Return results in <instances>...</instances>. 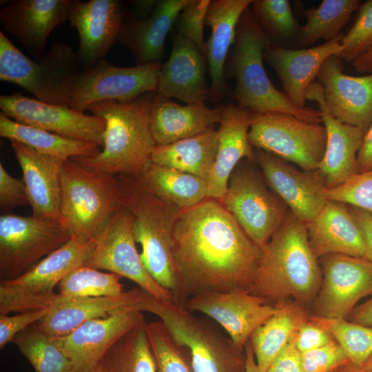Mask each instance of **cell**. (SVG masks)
<instances>
[{
	"label": "cell",
	"mask_w": 372,
	"mask_h": 372,
	"mask_svg": "<svg viewBox=\"0 0 372 372\" xmlns=\"http://www.w3.org/2000/svg\"><path fill=\"white\" fill-rule=\"evenodd\" d=\"M261 248L217 199L181 210L172 231V254L185 291L250 290Z\"/></svg>",
	"instance_id": "1"
},
{
	"label": "cell",
	"mask_w": 372,
	"mask_h": 372,
	"mask_svg": "<svg viewBox=\"0 0 372 372\" xmlns=\"http://www.w3.org/2000/svg\"><path fill=\"white\" fill-rule=\"evenodd\" d=\"M249 292L278 305L289 297L302 305L312 302L322 284V271L305 225L289 209L281 225L261 247Z\"/></svg>",
	"instance_id": "2"
},
{
	"label": "cell",
	"mask_w": 372,
	"mask_h": 372,
	"mask_svg": "<svg viewBox=\"0 0 372 372\" xmlns=\"http://www.w3.org/2000/svg\"><path fill=\"white\" fill-rule=\"evenodd\" d=\"M155 94L147 92L130 101L90 105L87 110L105 121L103 149L94 156L71 159L89 170L136 177L150 162L156 146L150 130Z\"/></svg>",
	"instance_id": "3"
},
{
	"label": "cell",
	"mask_w": 372,
	"mask_h": 372,
	"mask_svg": "<svg viewBox=\"0 0 372 372\" xmlns=\"http://www.w3.org/2000/svg\"><path fill=\"white\" fill-rule=\"evenodd\" d=\"M121 205L134 215L132 232L142 247L141 260L152 278L187 309L189 300L172 254V231L180 209L145 189L131 176L118 175Z\"/></svg>",
	"instance_id": "4"
},
{
	"label": "cell",
	"mask_w": 372,
	"mask_h": 372,
	"mask_svg": "<svg viewBox=\"0 0 372 372\" xmlns=\"http://www.w3.org/2000/svg\"><path fill=\"white\" fill-rule=\"evenodd\" d=\"M271 43L249 6L238 22L231 57V70L236 79L233 99L238 105L254 112H280L310 123H322L319 110L295 107L286 94L272 84L263 63L264 52Z\"/></svg>",
	"instance_id": "5"
},
{
	"label": "cell",
	"mask_w": 372,
	"mask_h": 372,
	"mask_svg": "<svg viewBox=\"0 0 372 372\" xmlns=\"http://www.w3.org/2000/svg\"><path fill=\"white\" fill-rule=\"evenodd\" d=\"M61 219L71 237L96 241L122 206L118 176L87 169L72 159L63 162Z\"/></svg>",
	"instance_id": "6"
},
{
	"label": "cell",
	"mask_w": 372,
	"mask_h": 372,
	"mask_svg": "<svg viewBox=\"0 0 372 372\" xmlns=\"http://www.w3.org/2000/svg\"><path fill=\"white\" fill-rule=\"evenodd\" d=\"M137 309L160 318L175 343L189 352L192 372H241L245 369L242 351L211 322L187 309L143 290Z\"/></svg>",
	"instance_id": "7"
},
{
	"label": "cell",
	"mask_w": 372,
	"mask_h": 372,
	"mask_svg": "<svg viewBox=\"0 0 372 372\" xmlns=\"http://www.w3.org/2000/svg\"><path fill=\"white\" fill-rule=\"evenodd\" d=\"M95 241L70 239L22 275L0 282V314L49 309L58 293L56 286L83 265L94 252Z\"/></svg>",
	"instance_id": "8"
},
{
	"label": "cell",
	"mask_w": 372,
	"mask_h": 372,
	"mask_svg": "<svg viewBox=\"0 0 372 372\" xmlns=\"http://www.w3.org/2000/svg\"><path fill=\"white\" fill-rule=\"evenodd\" d=\"M80 66L76 52L66 43H56L39 60H33L0 32L1 81L23 87L40 101L68 105L63 85L83 70Z\"/></svg>",
	"instance_id": "9"
},
{
	"label": "cell",
	"mask_w": 372,
	"mask_h": 372,
	"mask_svg": "<svg viewBox=\"0 0 372 372\" xmlns=\"http://www.w3.org/2000/svg\"><path fill=\"white\" fill-rule=\"evenodd\" d=\"M248 140L253 147L293 163L302 170L315 171L324 155L327 131L324 125L290 114L252 112Z\"/></svg>",
	"instance_id": "10"
},
{
	"label": "cell",
	"mask_w": 372,
	"mask_h": 372,
	"mask_svg": "<svg viewBox=\"0 0 372 372\" xmlns=\"http://www.w3.org/2000/svg\"><path fill=\"white\" fill-rule=\"evenodd\" d=\"M162 64L118 67L105 59L93 67L81 70L63 85L68 105L85 113L94 103L105 101H130L151 92H156Z\"/></svg>",
	"instance_id": "11"
},
{
	"label": "cell",
	"mask_w": 372,
	"mask_h": 372,
	"mask_svg": "<svg viewBox=\"0 0 372 372\" xmlns=\"http://www.w3.org/2000/svg\"><path fill=\"white\" fill-rule=\"evenodd\" d=\"M70 238L67 227L60 219L2 214L0 216L1 280L22 275Z\"/></svg>",
	"instance_id": "12"
},
{
	"label": "cell",
	"mask_w": 372,
	"mask_h": 372,
	"mask_svg": "<svg viewBox=\"0 0 372 372\" xmlns=\"http://www.w3.org/2000/svg\"><path fill=\"white\" fill-rule=\"evenodd\" d=\"M244 168L233 172L227 191L220 201L249 238L261 248L281 225L289 208L267 189L255 171Z\"/></svg>",
	"instance_id": "13"
},
{
	"label": "cell",
	"mask_w": 372,
	"mask_h": 372,
	"mask_svg": "<svg viewBox=\"0 0 372 372\" xmlns=\"http://www.w3.org/2000/svg\"><path fill=\"white\" fill-rule=\"evenodd\" d=\"M133 214L122 205L96 241L94 252L83 265L125 277L154 297L174 302L172 294L145 269L132 232Z\"/></svg>",
	"instance_id": "14"
},
{
	"label": "cell",
	"mask_w": 372,
	"mask_h": 372,
	"mask_svg": "<svg viewBox=\"0 0 372 372\" xmlns=\"http://www.w3.org/2000/svg\"><path fill=\"white\" fill-rule=\"evenodd\" d=\"M1 113L16 122L61 136L103 145V118L79 112L68 105L43 103L21 93L0 96Z\"/></svg>",
	"instance_id": "15"
},
{
	"label": "cell",
	"mask_w": 372,
	"mask_h": 372,
	"mask_svg": "<svg viewBox=\"0 0 372 372\" xmlns=\"http://www.w3.org/2000/svg\"><path fill=\"white\" fill-rule=\"evenodd\" d=\"M320 258L323 278L316 298V315L345 318L358 301L372 295V262L344 254Z\"/></svg>",
	"instance_id": "16"
},
{
	"label": "cell",
	"mask_w": 372,
	"mask_h": 372,
	"mask_svg": "<svg viewBox=\"0 0 372 372\" xmlns=\"http://www.w3.org/2000/svg\"><path fill=\"white\" fill-rule=\"evenodd\" d=\"M279 308V304H270L242 289L199 293L189 298L187 304L189 311L203 313L219 324L239 351H242L255 330Z\"/></svg>",
	"instance_id": "17"
},
{
	"label": "cell",
	"mask_w": 372,
	"mask_h": 372,
	"mask_svg": "<svg viewBox=\"0 0 372 372\" xmlns=\"http://www.w3.org/2000/svg\"><path fill=\"white\" fill-rule=\"evenodd\" d=\"M68 20L79 34L76 54L83 70L105 59L118 42L124 21L121 3L118 0H71Z\"/></svg>",
	"instance_id": "18"
},
{
	"label": "cell",
	"mask_w": 372,
	"mask_h": 372,
	"mask_svg": "<svg viewBox=\"0 0 372 372\" xmlns=\"http://www.w3.org/2000/svg\"><path fill=\"white\" fill-rule=\"evenodd\" d=\"M267 184L304 225L327 203L326 186L317 170H299L288 161L262 149L255 152Z\"/></svg>",
	"instance_id": "19"
},
{
	"label": "cell",
	"mask_w": 372,
	"mask_h": 372,
	"mask_svg": "<svg viewBox=\"0 0 372 372\" xmlns=\"http://www.w3.org/2000/svg\"><path fill=\"white\" fill-rule=\"evenodd\" d=\"M144 320L142 311L122 309L87 320L54 339L71 360L73 372H89L121 337Z\"/></svg>",
	"instance_id": "20"
},
{
	"label": "cell",
	"mask_w": 372,
	"mask_h": 372,
	"mask_svg": "<svg viewBox=\"0 0 372 372\" xmlns=\"http://www.w3.org/2000/svg\"><path fill=\"white\" fill-rule=\"evenodd\" d=\"M344 69V61L332 55L322 65L317 82L331 114L366 134L372 125V73L354 76Z\"/></svg>",
	"instance_id": "21"
},
{
	"label": "cell",
	"mask_w": 372,
	"mask_h": 372,
	"mask_svg": "<svg viewBox=\"0 0 372 372\" xmlns=\"http://www.w3.org/2000/svg\"><path fill=\"white\" fill-rule=\"evenodd\" d=\"M306 99L318 104L327 131L326 150L316 170L327 189L336 187L358 173L357 156L365 133L331 114L325 104L322 87L317 81L308 87Z\"/></svg>",
	"instance_id": "22"
},
{
	"label": "cell",
	"mask_w": 372,
	"mask_h": 372,
	"mask_svg": "<svg viewBox=\"0 0 372 372\" xmlns=\"http://www.w3.org/2000/svg\"><path fill=\"white\" fill-rule=\"evenodd\" d=\"M71 0H17L0 11V23L39 60L46 51L51 32L68 20Z\"/></svg>",
	"instance_id": "23"
},
{
	"label": "cell",
	"mask_w": 372,
	"mask_h": 372,
	"mask_svg": "<svg viewBox=\"0 0 372 372\" xmlns=\"http://www.w3.org/2000/svg\"><path fill=\"white\" fill-rule=\"evenodd\" d=\"M342 33L324 43L311 48L292 49L271 43L264 52V60L280 79L284 93L299 109L305 108L306 92L317 79L327 59L341 50Z\"/></svg>",
	"instance_id": "24"
},
{
	"label": "cell",
	"mask_w": 372,
	"mask_h": 372,
	"mask_svg": "<svg viewBox=\"0 0 372 372\" xmlns=\"http://www.w3.org/2000/svg\"><path fill=\"white\" fill-rule=\"evenodd\" d=\"M172 39L170 56L158 74L156 92L189 105H204L209 92L205 79L206 58L188 39L176 33Z\"/></svg>",
	"instance_id": "25"
},
{
	"label": "cell",
	"mask_w": 372,
	"mask_h": 372,
	"mask_svg": "<svg viewBox=\"0 0 372 372\" xmlns=\"http://www.w3.org/2000/svg\"><path fill=\"white\" fill-rule=\"evenodd\" d=\"M252 111L232 103L223 106L220 126L217 130L218 147L215 161L207 180V198L221 200L229 180L242 158L256 160L253 147L248 140Z\"/></svg>",
	"instance_id": "26"
},
{
	"label": "cell",
	"mask_w": 372,
	"mask_h": 372,
	"mask_svg": "<svg viewBox=\"0 0 372 372\" xmlns=\"http://www.w3.org/2000/svg\"><path fill=\"white\" fill-rule=\"evenodd\" d=\"M10 143L22 170L32 216L62 220L60 176L63 160L40 153L17 141L10 140Z\"/></svg>",
	"instance_id": "27"
},
{
	"label": "cell",
	"mask_w": 372,
	"mask_h": 372,
	"mask_svg": "<svg viewBox=\"0 0 372 372\" xmlns=\"http://www.w3.org/2000/svg\"><path fill=\"white\" fill-rule=\"evenodd\" d=\"M252 0H211L207 10L205 25L211 35L205 43L211 85L208 99L218 101L229 94L224 66L229 48L234 43L236 29L243 12Z\"/></svg>",
	"instance_id": "28"
},
{
	"label": "cell",
	"mask_w": 372,
	"mask_h": 372,
	"mask_svg": "<svg viewBox=\"0 0 372 372\" xmlns=\"http://www.w3.org/2000/svg\"><path fill=\"white\" fill-rule=\"evenodd\" d=\"M190 1H160L147 17L123 21L118 42L131 52L136 65L160 63L166 37Z\"/></svg>",
	"instance_id": "29"
},
{
	"label": "cell",
	"mask_w": 372,
	"mask_h": 372,
	"mask_svg": "<svg viewBox=\"0 0 372 372\" xmlns=\"http://www.w3.org/2000/svg\"><path fill=\"white\" fill-rule=\"evenodd\" d=\"M138 287L115 296L66 297L58 296L45 316L36 322L51 338L63 337L82 323L105 317L122 309H134Z\"/></svg>",
	"instance_id": "30"
},
{
	"label": "cell",
	"mask_w": 372,
	"mask_h": 372,
	"mask_svg": "<svg viewBox=\"0 0 372 372\" xmlns=\"http://www.w3.org/2000/svg\"><path fill=\"white\" fill-rule=\"evenodd\" d=\"M305 226L311 248L318 258L329 254L364 258V239L346 204L327 200Z\"/></svg>",
	"instance_id": "31"
},
{
	"label": "cell",
	"mask_w": 372,
	"mask_h": 372,
	"mask_svg": "<svg viewBox=\"0 0 372 372\" xmlns=\"http://www.w3.org/2000/svg\"><path fill=\"white\" fill-rule=\"evenodd\" d=\"M223 107L180 105L156 92L150 113V130L156 145H166L189 138L220 123Z\"/></svg>",
	"instance_id": "32"
},
{
	"label": "cell",
	"mask_w": 372,
	"mask_h": 372,
	"mask_svg": "<svg viewBox=\"0 0 372 372\" xmlns=\"http://www.w3.org/2000/svg\"><path fill=\"white\" fill-rule=\"evenodd\" d=\"M279 305L278 311L257 328L249 338L256 363L265 372L309 316L303 305L297 302L286 301Z\"/></svg>",
	"instance_id": "33"
},
{
	"label": "cell",
	"mask_w": 372,
	"mask_h": 372,
	"mask_svg": "<svg viewBox=\"0 0 372 372\" xmlns=\"http://www.w3.org/2000/svg\"><path fill=\"white\" fill-rule=\"evenodd\" d=\"M218 147L213 128L166 145H156L150 157L153 164L174 168L207 180Z\"/></svg>",
	"instance_id": "34"
},
{
	"label": "cell",
	"mask_w": 372,
	"mask_h": 372,
	"mask_svg": "<svg viewBox=\"0 0 372 372\" xmlns=\"http://www.w3.org/2000/svg\"><path fill=\"white\" fill-rule=\"evenodd\" d=\"M148 192L180 210L194 207L207 198V183L202 178L149 162L135 177Z\"/></svg>",
	"instance_id": "35"
},
{
	"label": "cell",
	"mask_w": 372,
	"mask_h": 372,
	"mask_svg": "<svg viewBox=\"0 0 372 372\" xmlns=\"http://www.w3.org/2000/svg\"><path fill=\"white\" fill-rule=\"evenodd\" d=\"M0 136L19 141L34 150L61 160L94 156L99 152L96 143L73 139L24 125L0 113Z\"/></svg>",
	"instance_id": "36"
},
{
	"label": "cell",
	"mask_w": 372,
	"mask_h": 372,
	"mask_svg": "<svg viewBox=\"0 0 372 372\" xmlns=\"http://www.w3.org/2000/svg\"><path fill=\"white\" fill-rule=\"evenodd\" d=\"M360 4L359 0H323L316 8L304 10L306 23L301 25L295 45L305 48L318 40L327 42L337 37Z\"/></svg>",
	"instance_id": "37"
},
{
	"label": "cell",
	"mask_w": 372,
	"mask_h": 372,
	"mask_svg": "<svg viewBox=\"0 0 372 372\" xmlns=\"http://www.w3.org/2000/svg\"><path fill=\"white\" fill-rule=\"evenodd\" d=\"M145 320L121 337L101 361L105 372H157Z\"/></svg>",
	"instance_id": "38"
},
{
	"label": "cell",
	"mask_w": 372,
	"mask_h": 372,
	"mask_svg": "<svg viewBox=\"0 0 372 372\" xmlns=\"http://www.w3.org/2000/svg\"><path fill=\"white\" fill-rule=\"evenodd\" d=\"M12 342L35 372H73L70 358L55 340L42 331L36 323L18 333Z\"/></svg>",
	"instance_id": "39"
},
{
	"label": "cell",
	"mask_w": 372,
	"mask_h": 372,
	"mask_svg": "<svg viewBox=\"0 0 372 372\" xmlns=\"http://www.w3.org/2000/svg\"><path fill=\"white\" fill-rule=\"evenodd\" d=\"M309 319L329 331L353 363L362 365L372 356V327L347 321L345 318L313 315L309 316Z\"/></svg>",
	"instance_id": "40"
},
{
	"label": "cell",
	"mask_w": 372,
	"mask_h": 372,
	"mask_svg": "<svg viewBox=\"0 0 372 372\" xmlns=\"http://www.w3.org/2000/svg\"><path fill=\"white\" fill-rule=\"evenodd\" d=\"M122 277L81 265L69 273L59 284L58 293L66 297H102L121 294Z\"/></svg>",
	"instance_id": "41"
},
{
	"label": "cell",
	"mask_w": 372,
	"mask_h": 372,
	"mask_svg": "<svg viewBox=\"0 0 372 372\" xmlns=\"http://www.w3.org/2000/svg\"><path fill=\"white\" fill-rule=\"evenodd\" d=\"M251 12L270 41L291 42L294 45L301 25L294 17L288 0H254Z\"/></svg>",
	"instance_id": "42"
},
{
	"label": "cell",
	"mask_w": 372,
	"mask_h": 372,
	"mask_svg": "<svg viewBox=\"0 0 372 372\" xmlns=\"http://www.w3.org/2000/svg\"><path fill=\"white\" fill-rule=\"evenodd\" d=\"M146 329L157 372H192L182 354V349L160 320L147 322Z\"/></svg>",
	"instance_id": "43"
},
{
	"label": "cell",
	"mask_w": 372,
	"mask_h": 372,
	"mask_svg": "<svg viewBox=\"0 0 372 372\" xmlns=\"http://www.w3.org/2000/svg\"><path fill=\"white\" fill-rule=\"evenodd\" d=\"M372 48V0L361 3L352 27L341 41V50L335 54L353 62Z\"/></svg>",
	"instance_id": "44"
},
{
	"label": "cell",
	"mask_w": 372,
	"mask_h": 372,
	"mask_svg": "<svg viewBox=\"0 0 372 372\" xmlns=\"http://www.w3.org/2000/svg\"><path fill=\"white\" fill-rule=\"evenodd\" d=\"M327 200L342 203L372 212V169L358 173L343 184L325 189Z\"/></svg>",
	"instance_id": "45"
},
{
	"label": "cell",
	"mask_w": 372,
	"mask_h": 372,
	"mask_svg": "<svg viewBox=\"0 0 372 372\" xmlns=\"http://www.w3.org/2000/svg\"><path fill=\"white\" fill-rule=\"evenodd\" d=\"M211 0H191L176 21L177 33L192 41L205 56L203 28ZM206 58V57H205Z\"/></svg>",
	"instance_id": "46"
},
{
	"label": "cell",
	"mask_w": 372,
	"mask_h": 372,
	"mask_svg": "<svg viewBox=\"0 0 372 372\" xmlns=\"http://www.w3.org/2000/svg\"><path fill=\"white\" fill-rule=\"evenodd\" d=\"M300 354L303 372H331L349 360L335 340L324 347Z\"/></svg>",
	"instance_id": "47"
},
{
	"label": "cell",
	"mask_w": 372,
	"mask_h": 372,
	"mask_svg": "<svg viewBox=\"0 0 372 372\" xmlns=\"http://www.w3.org/2000/svg\"><path fill=\"white\" fill-rule=\"evenodd\" d=\"M30 205L25 184L22 179L12 176L0 163V209L2 214L21 205Z\"/></svg>",
	"instance_id": "48"
},
{
	"label": "cell",
	"mask_w": 372,
	"mask_h": 372,
	"mask_svg": "<svg viewBox=\"0 0 372 372\" xmlns=\"http://www.w3.org/2000/svg\"><path fill=\"white\" fill-rule=\"evenodd\" d=\"M48 309L18 313L14 316L0 314V349L12 342L14 338L30 325L37 322L47 313Z\"/></svg>",
	"instance_id": "49"
},
{
	"label": "cell",
	"mask_w": 372,
	"mask_h": 372,
	"mask_svg": "<svg viewBox=\"0 0 372 372\" xmlns=\"http://www.w3.org/2000/svg\"><path fill=\"white\" fill-rule=\"evenodd\" d=\"M333 340L334 338L329 331L309 318L301 326L294 339L295 345L300 353L320 348Z\"/></svg>",
	"instance_id": "50"
},
{
	"label": "cell",
	"mask_w": 372,
	"mask_h": 372,
	"mask_svg": "<svg viewBox=\"0 0 372 372\" xmlns=\"http://www.w3.org/2000/svg\"><path fill=\"white\" fill-rule=\"evenodd\" d=\"M295 337L278 355L267 372H303L301 354L295 345Z\"/></svg>",
	"instance_id": "51"
},
{
	"label": "cell",
	"mask_w": 372,
	"mask_h": 372,
	"mask_svg": "<svg viewBox=\"0 0 372 372\" xmlns=\"http://www.w3.org/2000/svg\"><path fill=\"white\" fill-rule=\"evenodd\" d=\"M350 213L359 227L365 244L364 258L372 262V212L348 205Z\"/></svg>",
	"instance_id": "52"
},
{
	"label": "cell",
	"mask_w": 372,
	"mask_h": 372,
	"mask_svg": "<svg viewBox=\"0 0 372 372\" xmlns=\"http://www.w3.org/2000/svg\"><path fill=\"white\" fill-rule=\"evenodd\" d=\"M358 172L372 169V125L366 132L357 156Z\"/></svg>",
	"instance_id": "53"
},
{
	"label": "cell",
	"mask_w": 372,
	"mask_h": 372,
	"mask_svg": "<svg viewBox=\"0 0 372 372\" xmlns=\"http://www.w3.org/2000/svg\"><path fill=\"white\" fill-rule=\"evenodd\" d=\"M349 316L353 322L372 327V296L364 303L355 307Z\"/></svg>",
	"instance_id": "54"
},
{
	"label": "cell",
	"mask_w": 372,
	"mask_h": 372,
	"mask_svg": "<svg viewBox=\"0 0 372 372\" xmlns=\"http://www.w3.org/2000/svg\"><path fill=\"white\" fill-rule=\"evenodd\" d=\"M351 63L358 72L372 73V48Z\"/></svg>",
	"instance_id": "55"
},
{
	"label": "cell",
	"mask_w": 372,
	"mask_h": 372,
	"mask_svg": "<svg viewBox=\"0 0 372 372\" xmlns=\"http://www.w3.org/2000/svg\"><path fill=\"white\" fill-rule=\"evenodd\" d=\"M245 372H265L258 366L254 358V351L249 340L245 345Z\"/></svg>",
	"instance_id": "56"
},
{
	"label": "cell",
	"mask_w": 372,
	"mask_h": 372,
	"mask_svg": "<svg viewBox=\"0 0 372 372\" xmlns=\"http://www.w3.org/2000/svg\"><path fill=\"white\" fill-rule=\"evenodd\" d=\"M157 1H136L134 8L136 11V19H143L149 15L156 6Z\"/></svg>",
	"instance_id": "57"
},
{
	"label": "cell",
	"mask_w": 372,
	"mask_h": 372,
	"mask_svg": "<svg viewBox=\"0 0 372 372\" xmlns=\"http://www.w3.org/2000/svg\"><path fill=\"white\" fill-rule=\"evenodd\" d=\"M336 372H371L362 365L353 363L349 360L340 365Z\"/></svg>",
	"instance_id": "58"
},
{
	"label": "cell",
	"mask_w": 372,
	"mask_h": 372,
	"mask_svg": "<svg viewBox=\"0 0 372 372\" xmlns=\"http://www.w3.org/2000/svg\"><path fill=\"white\" fill-rule=\"evenodd\" d=\"M363 366H364L366 369L369 370L371 372H372V356L369 358L363 364Z\"/></svg>",
	"instance_id": "59"
},
{
	"label": "cell",
	"mask_w": 372,
	"mask_h": 372,
	"mask_svg": "<svg viewBox=\"0 0 372 372\" xmlns=\"http://www.w3.org/2000/svg\"><path fill=\"white\" fill-rule=\"evenodd\" d=\"M89 372H105L103 365L101 362L97 364L92 370Z\"/></svg>",
	"instance_id": "60"
},
{
	"label": "cell",
	"mask_w": 372,
	"mask_h": 372,
	"mask_svg": "<svg viewBox=\"0 0 372 372\" xmlns=\"http://www.w3.org/2000/svg\"><path fill=\"white\" fill-rule=\"evenodd\" d=\"M331 372H336V369L332 371Z\"/></svg>",
	"instance_id": "61"
}]
</instances>
